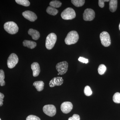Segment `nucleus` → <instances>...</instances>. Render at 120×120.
<instances>
[{
  "label": "nucleus",
  "mask_w": 120,
  "mask_h": 120,
  "mask_svg": "<svg viewBox=\"0 0 120 120\" xmlns=\"http://www.w3.org/2000/svg\"><path fill=\"white\" fill-rule=\"evenodd\" d=\"M79 37L77 31H71L69 32L65 39V42L67 45H70L76 43L78 41Z\"/></svg>",
  "instance_id": "obj_1"
},
{
  "label": "nucleus",
  "mask_w": 120,
  "mask_h": 120,
  "mask_svg": "<svg viewBox=\"0 0 120 120\" xmlns=\"http://www.w3.org/2000/svg\"><path fill=\"white\" fill-rule=\"evenodd\" d=\"M4 28L7 32L11 34H16L19 30L17 24L13 22H8L5 23L4 25Z\"/></svg>",
  "instance_id": "obj_2"
},
{
  "label": "nucleus",
  "mask_w": 120,
  "mask_h": 120,
  "mask_svg": "<svg viewBox=\"0 0 120 120\" xmlns=\"http://www.w3.org/2000/svg\"><path fill=\"white\" fill-rule=\"evenodd\" d=\"M61 16L62 19L64 20H71L75 17L76 13L73 8H68L62 12Z\"/></svg>",
  "instance_id": "obj_3"
},
{
  "label": "nucleus",
  "mask_w": 120,
  "mask_h": 120,
  "mask_svg": "<svg viewBox=\"0 0 120 120\" xmlns=\"http://www.w3.org/2000/svg\"><path fill=\"white\" fill-rule=\"evenodd\" d=\"M56 40V35L54 33H50L48 35L46 39L45 46L46 49L49 50L52 49L54 46Z\"/></svg>",
  "instance_id": "obj_4"
},
{
  "label": "nucleus",
  "mask_w": 120,
  "mask_h": 120,
  "mask_svg": "<svg viewBox=\"0 0 120 120\" xmlns=\"http://www.w3.org/2000/svg\"><path fill=\"white\" fill-rule=\"evenodd\" d=\"M101 43L103 46L108 47L111 44V39L109 34L106 31H103L100 34Z\"/></svg>",
  "instance_id": "obj_5"
},
{
  "label": "nucleus",
  "mask_w": 120,
  "mask_h": 120,
  "mask_svg": "<svg viewBox=\"0 0 120 120\" xmlns=\"http://www.w3.org/2000/svg\"><path fill=\"white\" fill-rule=\"evenodd\" d=\"M19 60L16 54L14 53L11 54L7 61V65L9 68L11 69L14 68L19 62Z\"/></svg>",
  "instance_id": "obj_6"
},
{
  "label": "nucleus",
  "mask_w": 120,
  "mask_h": 120,
  "mask_svg": "<svg viewBox=\"0 0 120 120\" xmlns=\"http://www.w3.org/2000/svg\"><path fill=\"white\" fill-rule=\"evenodd\" d=\"M43 112L46 115L52 117L56 114V107L53 105H49L44 106L43 108Z\"/></svg>",
  "instance_id": "obj_7"
},
{
  "label": "nucleus",
  "mask_w": 120,
  "mask_h": 120,
  "mask_svg": "<svg viewBox=\"0 0 120 120\" xmlns=\"http://www.w3.org/2000/svg\"><path fill=\"white\" fill-rule=\"evenodd\" d=\"M68 64L66 61L59 62L56 64V69L60 75H63L65 74L68 71Z\"/></svg>",
  "instance_id": "obj_8"
},
{
  "label": "nucleus",
  "mask_w": 120,
  "mask_h": 120,
  "mask_svg": "<svg viewBox=\"0 0 120 120\" xmlns=\"http://www.w3.org/2000/svg\"><path fill=\"white\" fill-rule=\"evenodd\" d=\"M95 16V13L92 9H86L83 13V19L85 21H92L94 19Z\"/></svg>",
  "instance_id": "obj_9"
},
{
  "label": "nucleus",
  "mask_w": 120,
  "mask_h": 120,
  "mask_svg": "<svg viewBox=\"0 0 120 120\" xmlns=\"http://www.w3.org/2000/svg\"><path fill=\"white\" fill-rule=\"evenodd\" d=\"M60 108L61 111L64 113H68L72 110L73 105L70 102H64L61 105Z\"/></svg>",
  "instance_id": "obj_10"
},
{
  "label": "nucleus",
  "mask_w": 120,
  "mask_h": 120,
  "mask_svg": "<svg viewBox=\"0 0 120 120\" xmlns=\"http://www.w3.org/2000/svg\"><path fill=\"white\" fill-rule=\"evenodd\" d=\"M22 15L25 19L31 22H34L38 18L35 13L30 11H27L23 12L22 13Z\"/></svg>",
  "instance_id": "obj_11"
},
{
  "label": "nucleus",
  "mask_w": 120,
  "mask_h": 120,
  "mask_svg": "<svg viewBox=\"0 0 120 120\" xmlns=\"http://www.w3.org/2000/svg\"><path fill=\"white\" fill-rule=\"evenodd\" d=\"M64 82V79L62 77H54L49 82V86L52 87L56 86H60L62 85Z\"/></svg>",
  "instance_id": "obj_12"
},
{
  "label": "nucleus",
  "mask_w": 120,
  "mask_h": 120,
  "mask_svg": "<svg viewBox=\"0 0 120 120\" xmlns=\"http://www.w3.org/2000/svg\"><path fill=\"white\" fill-rule=\"evenodd\" d=\"M31 68L33 71V76L34 77H37L39 75L41 72L40 66L38 63L34 62L31 65Z\"/></svg>",
  "instance_id": "obj_13"
},
{
  "label": "nucleus",
  "mask_w": 120,
  "mask_h": 120,
  "mask_svg": "<svg viewBox=\"0 0 120 120\" xmlns=\"http://www.w3.org/2000/svg\"><path fill=\"white\" fill-rule=\"evenodd\" d=\"M28 34L32 37L34 40H37L40 37V33L38 31L31 28L28 31Z\"/></svg>",
  "instance_id": "obj_14"
},
{
  "label": "nucleus",
  "mask_w": 120,
  "mask_h": 120,
  "mask_svg": "<svg viewBox=\"0 0 120 120\" xmlns=\"http://www.w3.org/2000/svg\"><path fill=\"white\" fill-rule=\"evenodd\" d=\"M23 45L25 47L32 49L37 46V44L36 42L33 41L24 40L23 42Z\"/></svg>",
  "instance_id": "obj_15"
},
{
  "label": "nucleus",
  "mask_w": 120,
  "mask_h": 120,
  "mask_svg": "<svg viewBox=\"0 0 120 120\" xmlns=\"http://www.w3.org/2000/svg\"><path fill=\"white\" fill-rule=\"evenodd\" d=\"M117 0H111L109 1V9L110 11L112 12L116 11L117 8Z\"/></svg>",
  "instance_id": "obj_16"
},
{
  "label": "nucleus",
  "mask_w": 120,
  "mask_h": 120,
  "mask_svg": "<svg viewBox=\"0 0 120 120\" xmlns=\"http://www.w3.org/2000/svg\"><path fill=\"white\" fill-rule=\"evenodd\" d=\"M44 84V83L41 81H36L33 83V85L38 91H41L43 90Z\"/></svg>",
  "instance_id": "obj_17"
},
{
  "label": "nucleus",
  "mask_w": 120,
  "mask_h": 120,
  "mask_svg": "<svg viewBox=\"0 0 120 120\" xmlns=\"http://www.w3.org/2000/svg\"><path fill=\"white\" fill-rule=\"evenodd\" d=\"M46 11L48 14L53 16L56 15L58 12V11L57 9L50 6L47 7Z\"/></svg>",
  "instance_id": "obj_18"
},
{
  "label": "nucleus",
  "mask_w": 120,
  "mask_h": 120,
  "mask_svg": "<svg viewBox=\"0 0 120 120\" xmlns=\"http://www.w3.org/2000/svg\"><path fill=\"white\" fill-rule=\"evenodd\" d=\"M71 2L75 6L77 7L82 6L85 3L84 0H72Z\"/></svg>",
  "instance_id": "obj_19"
},
{
  "label": "nucleus",
  "mask_w": 120,
  "mask_h": 120,
  "mask_svg": "<svg viewBox=\"0 0 120 120\" xmlns=\"http://www.w3.org/2000/svg\"><path fill=\"white\" fill-rule=\"evenodd\" d=\"M62 3L60 1L53 0L50 2L49 5L50 7H53L54 8H57L61 6Z\"/></svg>",
  "instance_id": "obj_20"
},
{
  "label": "nucleus",
  "mask_w": 120,
  "mask_h": 120,
  "mask_svg": "<svg viewBox=\"0 0 120 120\" xmlns=\"http://www.w3.org/2000/svg\"><path fill=\"white\" fill-rule=\"evenodd\" d=\"M15 1L18 4L24 7H28L30 5V2L28 0H16Z\"/></svg>",
  "instance_id": "obj_21"
},
{
  "label": "nucleus",
  "mask_w": 120,
  "mask_h": 120,
  "mask_svg": "<svg viewBox=\"0 0 120 120\" xmlns=\"http://www.w3.org/2000/svg\"><path fill=\"white\" fill-rule=\"evenodd\" d=\"M4 72L2 69L0 70V86H4L5 85Z\"/></svg>",
  "instance_id": "obj_22"
},
{
  "label": "nucleus",
  "mask_w": 120,
  "mask_h": 120,
  "mask_svg": "<svg viewBox=\"0 0 120 120\" xmlns=\"http://www.w3.org/2000/svg\"><path fill=\"white\" fill-rule=\"evenodd\" d=\"M106 69H107L105 65L103 64L100 65L98 69L99 74L101 75H103L106 71Z\"/></svg>",
  "instance_id": "obj_23"
},
{
  "label": "nucleus",
  "mask_w": 120,
  "mask_h": 120,
  "mask_svg": "<svg viewBox=\"0 0 120 120\" xmlns=\"http://www.w3.org/2000/svg\"><path fill=\"white\" fill-rule=\"evenodd\" d=\"M113 101L115 103H120V93L117 92L114 94L113 97Z\"/></svg>",
  "instance_id": "obj_24"
},
{
  "label": "nucleus",
  "mask_w": 120,
  "mask_h": 120,
  "mask_svg": "<svg viewBox=\"0 0 120 120\" xmlns=\"http://www.w3.org/2000/svg\"><path fill=\"white\" fill-rule=\"evenodd\" d=\"M84 93L86 96H90L92 94V91L89 86H86L84 89Z\"/></svg>",
  "instance_id": "obj_25"
},
{
  "label": "nucleus",
  "mask_w": 120,
  "mask_h": 120,
  "mask_svg": "<svg viewBox=\"0 0 120 120\" xmlns=\"http://www.w3.org/2000/svg\"><path fill=\"white\" fill-rule=\"evenodd\" d=\"M26 120H41L40 118L37 116L31 115L28 116L26 118Z\"/></svg>",
  "instance_id": "obj_26"
},
{
  "label": "nucleus",
  "mask_w": 120,
  "mask_h": 120,
  "mask_svg": "<svg viewBox=\"0 0 120 120\" xmlns=\"http://www.w3.org/2000/svg\"><path fill=\"white\" fill-rule=\"evenodd\" d=\"M109 0H99L98 5L101 8H103L105 6V2H109Z\"/></svg>",
  "instance_id": "obj_27"
},
{
  "label": "nucleus",
  "mask_w": 120,
  "mask_h": 120,
  "mask_svg": "<svg viewBox=\"0 0 120 120\" xmlns=\"http://www.w3.org/2000/svg\"><path fill=\"white\" fill-rule=\"evenodd\" d=\"M79 116L77 114H74L73 116L68 118V120H80Z\"/></svg>",
  "instance_id": "obj_28"
},
{
  "label": "nucleus",
  "mask_w": 120,
  "mask_h": 120,
  "mask_svg": "<svg viewBox=\"0 0 120 120\" xmlns=\"http://www.w3.org/2000/svg\"><path fill=\"white\" fill-rule=\"evenodd\" d=\"M78 60L80 62H82L83 63L87 64L88 62V59H86V58H84V57H80Z\"/></svg>",
  "instance_id": "obj_29"
},
{
  "label": "nucleus",
  "mask_w": 120,
  "mask_h": 120,
  "mask_svg": "<svg viewBox=\"0 0 120 120\" xmlns=\"http://www.w3.org/2000/svg\"><path fill=\"white\" fill-rule=\"evenodd\" d=\"M4 95L2 93L0 92V106H2L3 105L4 101L3 99L4 98Z\"/></svg>",
  "instance_id": "obj_30"
},
{
  "label": "nucleus",
  "mask_w": 120,
  "mask_h": 120,
  "mask_svg": "<svg viewBox=\"0 0 120 120\" xmlns=\"http://www.w3.org/2000/svg\"><path fill=\"white\" fill-rule=\"evenodd\" d=\"M119 30H120V25H119Z\"/></svg>",
  "instance_id": "obj_31"
},
{
  "label": "nucleus",
  "mask_w": 120,
  "mask_h": 120,
  "mask_svg": "<svg viewBox=\"0 0 120 120\" xmlns=\"http://www.w3.org/2000/svg\"><path fill=\"white\" fill-rule=\"evenodd\" d=\"M58 75H60V74H59V73H58Z\"/></svg>",
  "instance_id": "obj_32"
},
{
  "label": "nucleus",
  "mask_w": 120,
  "mask_h": 120,
  "mask_svg": "<svg viewBox=\"0 0 120 120\" xmlns=\"http://www.w3.org/2000/svg\"><path fill=\"white\" fill-rule=\"evenodd\" d=\"M0 120H1V119H0Z\"/></svg>",
  "instance_id": "obj_33"
}]
</instances>
